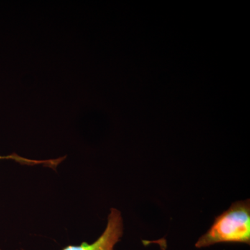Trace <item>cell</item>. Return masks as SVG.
<instances>
[{
	"mask_svg": "<svg viewBox=\"0 0 250 250\" xmlns=\"http://www.w3.org/2000/svg\"><path fill=\"white\" fill-rule=\"evenodd\" d=\"M123 233V222L121 212L112 208L108 215L106 229L96 241L90 245L84 242L81 246H67L62 250H113Z\"/></svg>",
	"mask_w": 250,
	"mask_h": 250,
	"instance_id": "2",
	"label": "cell"
},
{
	"mask_svg": "<svg viewBox=\"0 0 250 250\" xmlns=\"http://www.w3.org/2000/svg\"><path fill=\"white\" fill-rule=\"evenodd\" d=\"M3 159H11V160H14L17 161L20 164H27V165H39V164H43L46 166H49L51 167H55L56 166L59 165L63 159H52V160H32V159H25V158L21 157V156L17 155V154H14L9 156H0V160H3Z\"/></svg>",
	"mask_w": 250,
	"mask_h": 250,
	"instance_id": "3",
	"label": "cell"
},
{
	"mask_svg": "<svg viewBox=\"0 0 250 250\" xmlns=\"http://www.w3.org/2000/svg\"><path fill=\"white\" fill-rule=\"evenodd\" d=\"M250 243V200L235 202L215 218L213 225L200 237L195 246L206 248L218 243Z\"/></svg>",
	"mask_w": 250,
	"mask_h": 250,
	"instance_id": "1",
	"label": "cell"
}]
</instances>
